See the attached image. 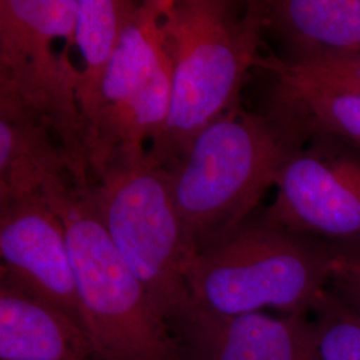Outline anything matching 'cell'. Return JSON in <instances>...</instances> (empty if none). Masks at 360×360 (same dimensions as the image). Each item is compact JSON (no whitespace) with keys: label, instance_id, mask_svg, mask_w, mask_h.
<instances>
[{"label":"cell","instance_id":"1","mask_svg":"<svg viewBox=\"0 0 360 360\" xmlns=\"http://www.w3.org/2000/svg\"><path fill=\"white\" fill-rule=\"evenodd\" d=\"M163 26L172 59L167 119L147 153L169 169L195 138L240 104L266 31L262 0H166Z\"/></svg>","mask_w":360,"mask_h":360},{"label":"cell","instance_id":"2","mask_svg":"<svg viewBox=\"0 0 360 360\" xmlns=\"http://www.w3.org/2000/svg\"><path fill=\"white\" fill-rule=\"evenodd\" d=\"M303 147L266 112H251L242 103L207 126L168 169L191 252L251 218L285 162Z\"/></svg>","mask_w":360,"mask_h":360},{"label":"cell","instance_id":"3","mask_svg":"<svg viewBox=\"0 0 360 360\" xmlns=\"http://www.w3.org/2000/svg\"><path fill=\"white\" fill-rule=\"evenodd\" d=\"M331 260L330 242L272 224L260 211L193 254L186 278L193 307L212 315H309L330 285Z\"/></svg>","mask_w":360,"mask_h":360},{"label":"cell","instance_id":"4","mask_svg":"<svg viewBox=\"0 0 360 360\" xmlns=\"http://www.w3.org/2000/svg\"><path fill=\"white\" fill-rule=\"evenodd\" d=\"M43 193L65 224L95 359L183 360L172 327L105 231L89 186L65 176L49 183Z\"/></svg>","mask_w":360,"mask_h":360},{"label":"cell","instance_id":"5","mask_svg":"<svg viewBox=\"0 0 360 360\" xmlns=\"http://www.w3.org/2000/svg\"><path fill=\"white\" fill-rule=\"evenodd\" d=\"M89 195L117 251L175 333L193 307L186 278L193 252L168 169L147 151L120 155L90 175Z\"/></svg>","mask_w":360,"mask_h":360},{"label":"cell","instance_id":"6","mask_svg":"<svg viewBox=\"0 0 360 360\" xmlns=\"http://www.w3.org/2000/svg\"><path fill=\"white\" fill-rule=\"evenodd\" d=\"M77 0H0V92L41 120L63 147L72 178L89 186L79 77L67 44L74 41Z\"/></svg>","mask_w":360,"mask_h":360},{"label":"cell","instance_id":"7","mask_svg":"<svg viewBox=\"0 0 360 360\" xmlns=\"http://www.w3.org/2000/svg\"><path fill=\"white\" fill-rule=\"evenodd\" d=\"M166 0L141 1L104 75L86 131L89 178L120 155L147 151L167 119L172 59L163 26Z\"/></svg>","mask_w":360,"mask_h":360},{"label":"cell","instance_id":"8","mask_svg":"<svg viewBox=\"0 0 360 360\" xmlns=\"http://www.w3.org/2000/svg\"><path fill=\"white\" fill-rule=\"evenodd\" d=\"M276 198L262 215L288 231L330 243L360 240V150L315 138L278 174Z\"/></svg>","mask_w":360,"mask_h":360},{"label":"cell","instance_id":"9","mask_svg":"<svg viewBox=\"0 0 360 360\" xmlns=\"http://www.w3.org/2000/svg\"><path fill=\"white\" fill-rule=\"evenodd\" d=\"M0 282L63 311L84 328L65 224L44 193L0 205Z\"/></svg>","mask_w":360,"mask_h":360},{"label":"cell","instance_id":"10","mask_svg":"<svg viewBox=\"0 0 360 360\" xmlns=\"http://www.w3.org/2000/svg\"><path fill=\"white\" fill-rule=\"evenodd\" d=\"M309 316H218L193 307L175 335L183 360H322Z\"/></svg>","mask_w":360,"mask_h":360},{"label":"cell","instance_id":"11","mask_svg":"<svg viewBox=\"0 0 360 360\" xmlns=\"http://www.w3.org/2000/svg\"><path fill=\"white\" fill-rule=\"evenodd\" d=\"M271 77L266 114L306 146L333 138L360 150V92L333 87L295 72L281 56H259Z\"/></svg>","mask_w":360,"mask_h":360},{"label":"cell","instance_id":"12","mask_svg":"<svg viewBox=\"0 0 360 360\" xmlns=\"http://www.w3.org/2000/svg\"><path fill=\"white\" fill-rule=\"evenodd\" d=\"M86 330L63 311L0 282V360H92Z\"/></svg>","mask_w":360,"mask_h":360},{"label":"cell","instance_id":"13","mask_svg":"<svg viewBox=\"0 0 360 360\" xmlns=\"http://www.w3.org/2000/svg\"><path fill=\"white\" fill-rule=\"evenodd\" d=\"M65 176L72 178L71 165L51 129L0 92V205L41 193Z\"/></svg>","mask_w":360,"mask_h":360},{"label":"cell","instance_id":"14","mask_svg":"<svg viewBox=\"0 0 360 360\" xmlns=\"http://www.w3.org/2000/svg\"><path fill=\"white\" fill-rule=\"evenodd\" d=\"M266 30L282 41L283 59L360 51V0H267Z\"/></svg>","mask_w":360,"mask_h":360},{"label":"cell","instance_id":"15","mask_svg":"<svg viewBox=\"0 0 360 360\" xmlns=\"http://www.w3.org/2000/svg\"><path fill=\"white\" fill-rule=\"evenodd\" d=\"M141 1L77 0L74 41L83 65L79 77V104L86 131L95 116L104 75L124 30Z\"/></svg>","mask_w":360,"mask_h":360},{"label":"cell","instance_id":"16","mask_svg":"<svg viewBox=\"0 0 360 360\" xmlns=\"http://www.w3.org/2000/svg\"><path fill=\"white\" fill-rule=\"evenodd\" d=\"M309 315L322 360H360V315L327 288Z\"/></svg>","mask_w":360,"mask_h":360},{"label":"cell","instance_id":"17","mask_svg":"<svg viewBox=\"0 0 360 360\" xmlns=\"http://www.w3.org/2000/svg\"><path fill=\"white\" fill-rule=\"evenodd\" d=\"M283 60L303 77L333 87L360 92V51L322 52Z\"/></svg>","mask_w":360,"mask_h":360},{"label":"cell","instance_id":"18","mask_svg":"<svg viewBox=\"0 0 360 360\" xmlns=\"http://www.w3.org/2000/svg\"><path fill=\"white\" fill-rule=\"evenodd\" d=\"M331 245L333 260L328 288L360 315V240Z\"/></svg>","mask_w":360,"mask_h":360}]
</instances>
